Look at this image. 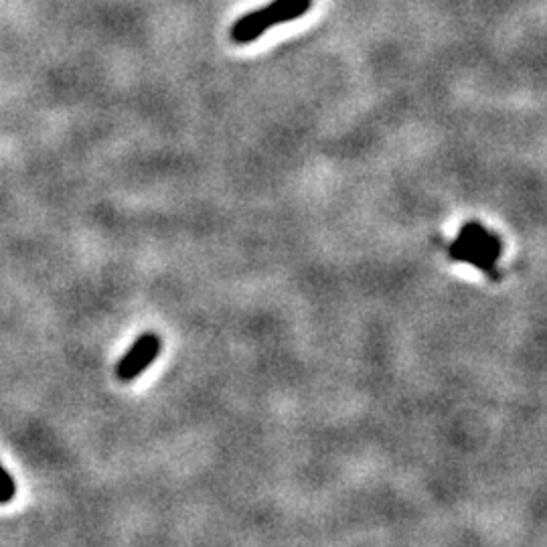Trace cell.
<instances>
[{"instance_id":"1","label":"cell","mask_w":547,"mask_h":547,"mask_svg":"<svg viewBox=\"0 0 547 547\" xmlns=\"http://www.w3.org/2000/svg\"><path fill=\"white\" fill-rule=\"evenodd\" d=\"M312 7V0H272L270 5L240 17L229 29V39L236 45L258 41L272 27L304 17Z\"/></svg>"},{"instance_id":"2","label":"cell","mask_w":547,"mask_h":547,"mask_svg":"<svg viewBox=\"0 0 547 547\" xmlns=\"http://www.w3.org/2000/svg\"><path fill=\"white\" fill-rule=\"evenodd\" d=\"M163 349V341L159 337V333L154 331H146L142 333L132 347L124 353V357L116 363V377L122 383H130L134 379H138L150 363H154L159 359Z\"/></svg>"},{"instance_id":"3","label":"cell","mask_w":547,"mask_h":547,"mask_svg":"<svg viewBox=\"0 0 547 547\" xmlns=\"http://www.w3.org/2000/svg\"><path fill=\"white\" fill-rule=\"evenodd\" d=\"M17 495V483L11 473L0 462V505H9Z\"/></svg>"}]
</instances>
